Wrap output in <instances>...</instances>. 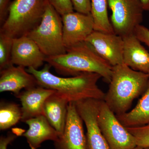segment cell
<instances>
[{"mask_svg": "<svg viewBox=\"0 0 149 149\" xmlns=\"http://www.w3.org/2000/svg\"><path fill=\"white\" fill-rule=\"evenodd\" d=\"M51 67L47 63L41 70L30 67L27 70L35 77L38 85L55 91L68 102L88 99L104 100L105 93L97 85L102 77L100 74L82 72L72 77H60L51 73Z\"/></svg>", "mask_w": 149, "mask_h": 149, "instance_id": "6da1fadb", "label": "cell"}, {"mask_svg": "<svg viewBox=\"0 0 149 149\" xmlns=\"http://www.w3.org/2000/svg\"><path fill=\"white\" fill-rule=\"evenodd\" d=\"M149 81L148 74L134 70L124 63L112 66L104 102L116 115L125 113L134 100L143 94Z\"/></svg>", "mask_w": 149, "mask_h": 149, "instance_id": "7a4b0ae2", "label": "cell"}, {"mask_svg": "<svg viewBox=\"0 0 149 149\" xmlns=\"http://www.w3.org/2000/svg\"><path fill=\"white\" fill-rule=\"evenodd\" d=\"M45 62L63 75L91 72L100 74L107 83L111 80L112 66L85 42L67 49L65 54L47 57Z\"/></svg>", "mask_w": 149, "mask_h": 149, "instance_id": "3957f363", "label": "cell"}, {"mask_svg": "<svg viewBox=\"0 0 149 149\" xmlns=\"http://www.w3.org/2000/svg\"><path fill=\"white\" fill-rule=\"evenodd\" d=\"M48 0H14L0 32L12 38L27 35L42 20Z\"/></svg>", "mask_w": 149, "mask_h": 149, "instance_id": "277c9868", "label": "cell"}, {"mask_svg": "<svg viewBox=\"0 0 149 149\" xmlns=\"http://www.w3.org/2000/svg\"><path fill=\"white\" fill-rule=\"evenodd\" d=\"M27 36L37 44L46 57L66 52L63 43L61 16L48 1L40 24Z\"/></svg>", "mask_w": 149, "mask_h": 149, "instance_id": "5b68a950", "label": "cell"}, {"mask_svg": "<svg viewBox=\"0 0 149 149\" xmlns=\"http://www.w3.org/2000/svg\"><path fill=\"white\" fill-rule=\"evenodd\" d=\"M115 34L122 37L134 33L141 24L145 11L140 0H108Z\"/></svg>", "mask_w": 149, "mask_h": 149, "instance_id": "8992f818", "label": "cell"}, {"mask_svg": "<svg viewBox=\"0 0 149 149\" xmlns=\"http://www.w3.org/2000/svg\"><path fill=\"white\" fill-rule=\"evenodd\" d=\"M97 120L110 149H133L137 146L134 136L103 100L100 106Z\"/></svg>", "mask_w": 149, "mask_h": 149, "instance_id": "52a82bcc", "label": "cell"}, {"mask_svg": "<svg viewBox=\"0 0 149 149\" xmlns=\"http://www.w3.org/2000/svg\"><path fill=\"white\" fill-rule=\"evenodd\" d=\"M102 101L88 99L75 102L77 111L87 129L88 149H110L98 123V115Z\"/></svg>", "mask_w": 149, "mask_h": 149, "instance_id": "ba28073f", "label": "cell"}, {"mask_svg": "<svg viewBox=\"0 0 149 149\" xmlns=\"http://www.w3.org/2000/svg\"><path fill=\"white\" fill-rule=\"evenodd\" d=\"M63 40L67 49L83 42L94 30L91 13L72 12L61 16Z\"/></svg>", "mask_w": 149, "mask_h": 149, "instance_id": "9c48e42d", "label": "cell"}, {"mask_svg": "<svg viewBox=\"0 0 149 149\" xmlns=\"http://www.w3.org/2000/svg\"><path fill=\"white\" fill-rule=\"evenodd\" d=\"M83 122L74 102L68 106L67 115L64 132L54 142L56 149H88Z\"/></svg>", "mask_w": 149, "mask_h": 149, "instance_id": "30bf717a", "label": "cell"}, {"mask_svg": "<svg viewBox=\"0 0 149 149\" xmlns=\"http://www.w3.org/2000/svg\"><path fill=\"white\" fill-rule=\"evenodd\" d=\"M85 42L112 66L123 64V37L115 33L94 30Z\"/></svg>", "mask_w": 149, "mask_h": 149, "instance_id": "8fae6325", "label": "cell"}, {"mask_svg": "<svg viewBox=\"0 0 149 149\" xmlns=\"http://www.w3.org/2000/svg\"><path fill=\"white\" fill-rule=\"evenodd\" d=\"M46 58L37 44L27 35L13 38L11 60L13 65L38 69L42 66Z\"/></svg>", "mask_w": 149, "mask_h": 149, "instance_id": "7c38bea8", "label": "cell"}, {"mask_svg": "<svg viewBox=\"0 0 149 149\" xmlns=\"http://www.w3.org/2000/svg\"><path fill=\"white\" fill-rule=\"evenodd\" d=\"M51 89L38 86L20 92L17 96L21 102V121L45 116L44 104L48 97L55 93Z\"/></svg>", "mask_w": 149, "mask_h": 149, "instance_id": "4fadbf2b", "label": "cell"}, {"mask_svg": "<svg viewBox=\"0 0 149 149\" xmlns=\"http://www.w3.org/2000/svg\"><path fill=\"white\" fill-rule=\"evenodd\" d=\"M0 92H11L17 97L22 89L38 86L35 77L23 67L14 65L1 70Z\"/></svg>", "mask_w": 149, "mask_h": 149, "instance_id": "5bb4252c", "label": "cell"}, {"mask_svg": "<svg viewBox=\"0 0 149 149\" xmlns=\"http://www.w3.org/2000/svg\"><path fill=\"white\" fill-rule=\"evenodd\" d=\"M123 63L131 69L148 74L149 53L134 33L123 37Z\"/></svg>", "mask_w": 149, "mask_h": 149, "instance_id": "9a60e30c", "label": "cell"}, {"mask_svg": "<svg viewBox=\"0 0 149 149\" xmlns=\"http://www.w3.org/2000/svg\"><path fill=\"white\" fill-rule=\"evenodd\" d=\"M25 123L29 129L22 136L27 139L31 149H37L44 141H57L59 134L52 126L45 116H40L27 120Z\"/></svg>", "mask_w": 149, "mask_h": 149, "instance_id": "2e32d148", "label": "cell"}, {"mask_svg": "<svg viewBox=\"0 0 149 149\" xmlns=\"http://www.w3.org/2000/svg\"><path fill=\"white\" fill-rule=\"evenodd\" d=\"M68 103L55 93L48 97L44 104L45 116L60 136L64 132Z\"/></svg>", "mask_w": 149, "mask_h": 149, "instance_id": "e0dca14e", "label": "cell"}, {"mask_svg": "<svg viewBox=\"0 0 149 149\" xmlns=\"http://www.w3.org/2000/svg\"><path fill=\"white\" fill-rule=\"evenodd\" d=\"M116 115L125 127H140L149 124V81L136 107L125 113Z\"/></svg>", "mask_w": 149, "mask_h": 149, "instance_id": "ac0fdd59", "label": "cell"}, {"mask_svg": "<svg viewBox=\"0 0 149 149\" xmlns=\"http://www.w3.org/2000/svg\"><path fill=\"white\" fill-rule=\"evenodd\" d=\"M108 0H91V13L94 22V30L115 33L108 14Z\"/></svg>", "mask_w": 149, "mask_h": 149, "instance_id": "d6986e66", "label": "cell"}, {"mask_svg": "<svg viewBox=\"0 0 149 149\" xmlns=\"http://www.w3.org/2000/svg\"><path fill=\"white\" fill-rule=\"evenodd\" d=\"M21 108L13 102L0 104V130H6L16 125L21 120Z\"/></svg>", "mask_w": 149, "mask_h": 149, "instance_id": "ffe728a7", "label": "cell"}, {"mask_svg": "<svg viewBox=\"0 0 149 149\" xmlns=\"http://www.w3.org/2000/svg\"><path fill=\"white\" fill-rule=\"evenodd\" d=\"M13 38L0 32V70L13 65L11 62Z\"/></svg>", "mask_w": 149, "mask_h": 149, "instance_id": "44dd1931", "label": "cell"}, {"mask_svg": "<svg viewBox=\"0 0 149 149\" xmlns=\"http://www.w3.org/2000/svg\"><path fill=\"white\" fill-rule=\"evenodd\" d=\"M135 138L137 146L149 147V124L140 127H126Z\"/></svg>", "mask_w": 149, "mask_h": 149, "instance_id": "7402d4cb", "label": "cell"}, {"mask_svg": "<svg viewBox=\"0 0 149 149\" xmlns=\"http://www.w3.org/2000/svg\"><path fill=\"white\" fill-rule=\"evenodd\" d=\"M61 16L74 11L71 0H48Z\"/></svg>", "mask_w": 149, "mask_h": 149, "instance_id": "603a6c76", "label": "cell"}, {"mask_svg": "<svg viewBox=\"0 0 149 149\" xmlns=\"http://www.w3.org/2000/svg\"><path fill=\"white\" fill-rule=\"evenodd\" d=\"M74 10L84 14L91 13V0H71Z\"/></svg>", "mask_w": 149, "mask_h": 149, "instance_id": "cb8c5ba5", "label": "cell"}, {"mask_svg": "<svg viewBox=\"0 0 149 149\" xmlns=\"http://www.w3.org/2000/svg\"><path fill=\"white\" fill-rule=\"evenodd\" d=\"M134 34L141 42L144 43L149 48V29L143 25H139L136 27Z\"/></svg>", "mask_w": 149, "mask_h": 149, "instance_id": "d4e9b609", "label": "cell"}, {"mask_svg": "<svg viewBox=\"0 0 149 149\" xmlns=\"http://www.w3.org/2000/svg\"><path fill=\"white\" fill-rule=\"evenodd\" d=\"M10 0H0V24L2 25L8 16Z\"/></svg>", "mask_w": 149, "mask_h": 149, "instance_id": "484cf974", "label": "cell"}, {"mask_svg": "<svg viewBox=\"0 0 149 149\" xmlns=\"http://www.w3.org/2000/svg\"><path fill=\"white\" fill-rule=\"evenodd\" d=\"M15 134L10 133L6 136H2L0 139V149H7L8 146L16 139Z\"/></svg>", "mask_w": 149, "mask_h": 149, "instance_id": "4316f807", "label": "cell"}, {"mask_svg": "<svg viewBox=\"0 0 149 149\" xmlns=\"http://www.w3.org/2000/svg\"><path fill=\"white\" fill-rule=\"evenodd\" d=\"M143 5L144 10L149 11V0H140Z\"/></svg>", "mask_w": 149, "mask_h": 149, "instance_id": "83f0119b", "label": "cell"}, {"mask_svg": "<svg viewBox=\"0 0 149 149\" xmlns=\"http://www.w3.org/2000/svg\"><path fill=\"white\" fill-rule=\"evenodd\" d=\"M133 149H143V148H141V147L139 146H136V148H134Z\"/></svg>", "mask_w": 149, "mask_h": 149, "instance_id": "f1b7e54d", "label": "cell"}, {"mask_svg": "<svg viewBox=\"0 0 149 149\" xmlns=\"http://www.w3.org/2000/svg\"><path fill=\"white\" fill-rule=\"evenodd\" d=\"M143 149H149V147H148V148H143Z\"/></svg>", "mask_w": 149, "mask_h": 149, "instance_id": "f546056e", "label": "cell"}, {"mask_svg": "<svg viewBox=\"0 0 149 149\" xmlns=\"http://www.w3.org/2000/svg\"><path fill=\"white\" fill-rule=\"evenodd\" d=\"M148 74L149 76V71L148 72Z\"/></svg>", "mask_w": 149, "mask_h": 149, "instance_id": "4dcf8cb0", "label": "cell"}]
</instances>
